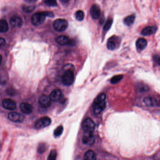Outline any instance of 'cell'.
<instances>
[{
  "label": "cell",
  "mask_w": 160,
  "mask_h": 160,
  "mask_svg": "<svg viewBox=\"0 0 160 160\" xmlns=\"http://www.w3.org/2000/svg\"><path fill=\"white\" fill-rule=\"evenodd\" d=\"M116 48L115 43L112 40H108L107 43V48L110 50H113Z\"/></svg>",
  "instance_id": "29"
},
{
  "label": "cell",
  "mask_w": 160,
  "mask_h": 160,
  "mask_svg": "<svg viewBox=\"0 0 160 160\" xmlns=\"http://www.w3.org/2000/svg\"><path fill=\"white\" fill-rule=\"evenodd\" d=\"M90 15L93 19H97L101 15L100 7L97 4H94L90 9Z\"/></svg>",
  "instance_id": "11"
},
{
  "label": "cell",
  "mask_w": 160,
  "mask_h": 160,
  "mask_svg": "<svg viewBox=\"0 0 160 160\" xmlns=\"http://www.w3.org/2000/svg\"><path fill=\"white\" fill-rule=\"evenodd\" d=\"M6 44V41L4 39L1 38L0 39V44H1V46L2 47V46H4Z\"/></svg>",
  "instance_id": "33"
},
{
  "label": "cell",
  "mask_w": 160,
  "mask_h": 160,
  "mask_svg": "<svg viewBox=\"0 0 160 160\" xmlns=\"http://www.w3.org/2000/svg\"><path fill=\"white\" fill-rule=\"evenodd\" d=\"M154 60L156 62L158 65L160 66V55H155L154 56Z\"/></svg>",
  "instance_id": "32"
},
{
  "label": "cell",
  "mask_w": 160,
  "mask_h": 160,
  "mask_svg": "<svg viewBox=\"0 0 160 160\" xmlns=\"http://www.w3.org/2000/svg\"><path fill=\"white\" fill-rule=\"evenodd\" d=\"M63 96L62 91L58 89L53 90L49 95L51 100L55 102L60 101L62 99V98H63Z\"/></svg>",
  "instance_id": "9"
},
{
  "label": "cell",
  "mask_w": 160,
  "mask_h": 160,
  "mask_svg": "<svg viewBox=\"0 0 160 160\" xmlns=\"http://www.w3.org/2000/svg\"><path fill=\"white\" fill-rule=\"evenodd\" d=\"M20 108L22 112L26 114H30L33 111V107L32 105L25 102L21 103L20 105Z\"/></svg>",
  "instance_id": "14"
},
{
  "label": "cell",
  "mask_w": 160,
  "mask_h": 160,
  "mask_svg": "<svg viewBox=\"0 0 160 160\" xmlns=\"http://www.w3.org/2000/svg\"><path fill=\"white\" fill-rule=\"evenodd\" d=\"M46 4L49 6L56 7L57 5L56 2V1H46L45 2Z\"/></svg>",
  "instance_id": "31"
},
{
  "label": "cell",
  "mask_w": 160,
  "mask_h": 160,
  "mask_svg": "<svg viewBox=\"0 0 160 160\" xmlns=\"http://www.w3.org/2000/svg\"><path fill=\"white\" fill-rule=\"evenodd\" d=\"M123 78V75H118L115 76L111 79V84H117Z\"/></svg>",
  "instance_id": "22"
},
{
  "label": "cell",
  "mask_w": 160,
  "mask_h": 160,
  "mask_svg": "<svg viewBox=\"0 0 160 160\" xmlns=\"http://www.w3.org/2000/svg\"><path fill=\"white\" fill-rule=\"evenodd\" d=\"M51 123V120L49 117H44L39 119L35 124V127L37 129H41L48 127Z\"/></svg>",
  "instance_id": "6"
},
{
  "label": "cell",
  "mask_w": 160,
  "mask_h": 160,
  "mask_svg": "<svg viewBox=\"0 0 160 160\" xmlns=\"http://www.w3.org/2000/svg\"><path fill=\"white\" fill-rule=\"evenodd\" d=\"M135 19V15H129L124 19V23L126 26H131L134 23Z\"/></svg>",
  "instance_id": "21"
},
{
  "label": "cell",
  "mask_w": 160,
  "mask_h": 160,
  "mask_svg": "<svg viewBox=\"0 0 160 160\" xmlns=\"http://www.w3.org/2000/svg\"><path fill=\"white\" fill-rule=\"evenodd\" d=\"M8 118L10 121L15 123H22L25 119V117L19 113L13 112L9 114Z\"/></svg>",
  "instance_id": "7"
},
{
  "label": "cell",
  "mask_w": 160,
  "mask_h": 160,
  "mask_svg": "<svg viewBox=\"0 0 160 160\" xmlns=\"http://www.w3.org/2000/svg\"><path fill=\"white\" fill-rule=\"evenodd\" d=\"M46 150L45 145L44 144L41 143L39 145L38 148V151L40 154H43Z\"/></svg>",
  "instance_id": "30"
},
{
  "label": "cell",
  "mask_w": 160,
  "mask_h": 160,
  "mask_svg": "<svg viewBox=\"0 0 160 160\" xmlns=\"http://www.w3.org/2000/svg\"><path fill=\"white\" fill-rule=\"evenodd\" d=\"M68 23L67 20L64 19H57L53 23V27L56 31L63 32L67 29Z\"/></svg>",
  "instance_id": "5"
},
{
  "label": "cell",
  "mask_w": 160,
  "mask_h": 160,
  "mask_svg": "<svg viewBox=\"0 0 160 160\" xmlns=\"http://www.w3.org/2000/svg\"><path fill=\"white\" fill-rule=\"evenodd\" d=\"M57 155V153L56 150H52L48 156V160H56Z\"/></svg>",
  "instance_id": "26"
},
{
  "label": "cell",
  "mask_w": 160,
  "mask_h": 160,
  "mask_svg": "<svg viewBox=\"0 0 160 160\" xmlns=\"http://www.w3.org/2000/svg\"><path fill=\"white\" fill-rule=\"evenodd\" d=\"M10 24L14 28H20L23 25V21L19 17L14 15L10 19Z\"/></svg>",
  "instance_id": "13"
},
{
  "label": "cell",
  "mask_w": 160,
  "mask_h": 160,
  "mask_svg": "<svg viewBox=\"0 0 160 160\" xmlns=\"http://www.w3.org/2000/svg\"><path fill=\"white\" fill-rule=\"evenodd\" d=\"M82 128L85 132L93 133L95 130V124L92 119H86L82 123Z\"/></svg>",
  "instance_id": "4"
},
{
  "label": "cell",
  "mask_w": 160,
  "mask_h": 160,
  "mask_svg": "<svg viewBox=\"0 0 160 160\" xmlns=\"http://www.w3.org/2000/svg\"><path fill=\"white\" fill-rule=\"evenodd\" d=\"M156 31L157 27L155 26H148L142 31L141 34L144 36H148L155 33Z\"/></svg>",
  "instance_id": "15"
},
{
  "label": "cell",
  "mask_w": 160,
  "mask_h": 160,
  "mask_svg": "<svg viewBox=\"0 0 160 160\" xmlns=\"http://www.w3.org/2000/svg\"><path fill=\"white\" fill-rule=\"evenodd\" d=\"M46 17L45 12L35 13L32 16L31 21L34 26H40L44 22Z\"/></svg>",
  "instance_id": "3"
},
{
  "label": "cell",
  "mask_w": 160,
  "mask_h": 160,
  "mask_svg": "<svg viewBox=\"0 0 160 160\" xmlns=\"http://www.w3.org/2000/svg\"><path fill=\"white\" fill-rule=\"evenodd\" d=\"M35 9V6H26V5H24L22 7V9L23 11L26 13L32 12Z\"/></svg>",
  "instance_id": "28"
},
{
  "label": "cell",
  "mask_w": 160,
  "mask_h": 160,
  "mask_svg": "<svg viewBox=\"0 0 160 160\" xmlns=\"http://www.w3.org/2000/svg\"><path fill=\"white\" fill-rule=\"evenodd\" d=\"M97 156L94 151L89 150L85 153L84 156V160H96Z\"/></svg>",
  "instance_id": "17"
},
{
  "label": "cell",
  "mask_w": 160,
  "mask_h": 160,
  "mask_svg": "<svg viewBox=\"0 0 160 160\" xmlns=\"http://www.w3.org/2000/svg\"><path fill=\"white\" fill-rule=\"evenodd\" d=\"M147 40L144 38H139L137 40L136 46L138 49L143 50L145 49H146L147 46Z\"/></svg>",
  "instance_id": "18"
},
{
  "label": "cell",
  "mask_w": 160,
  "mask_h": 160,
  "mask_svg": "<svg viewBox=\"0 0 160 160\" xmlns=\"http://www.w3.org/2000/svg\"><path fill=\"white\" fill-rule=\"evenodd\" d=\"M63 128L62 126H59L57 127L54 131V135L56 137H58L61 135L63 132Z\"/></svg>",
  "instance_id": "23"
},
{
  "label": "cell",
  "mask_w": 160,
  "mask_h": 160,
  "mask_svg": "<svg viewBox=\"0 0 160 160\" xmlns=\"http://www.w3.org/2000/svg\"><path fill=\"white\" fill-rule=\"evenodd\" d=\"M144 102L147 106L152 107L156 104V100L152 97H146L144 99Z\"/></svg>",
  "instance_id": "19"
},
{
  "label": "cell",
  "mask_w": 160,
  "mask_h": 160,
  "mask_svg": "<svg viewBox=\"0 0 160 160\" xmlns=\"http://www.w3.org/2000/svg\"><path fill=\"white\" fill-rule=\"evenodd\" d=\"M9 30V26L6 21L2 19L0 21V32H5Z\"/></svg>",
  "instance_id": "20"
},
{
  "label": "cell",
  "mask_w": 160,
  "mask_h": 160,
  "mask_svg": "<svg viewBox=\"0 0 160 160\" xmlns=\"http://www.w3.org/2000/svg\"><path fill=\"white\" fill-rule=\"evenodd\" d=\"M56 42L58 44L63 46L69 43L70 41L69 39L67 36H64V35H61V36H58V37L56 38Z\"/></svg>",
  "instance_id": "16"
},
{
  "label": "cell",
  "mask_w": 160,
  "mask_h": 160,
  "mask_svg": "<svg viewBox=\"0 0 160 160\" xmlns=\"http://www.w3.org/2000/svg\"><path fill=\"white\" fill-rule=\"evenodd\" d=\"M39 103L40 106L44 108L49 107L51 104V100L49 97L46 95H43L39 99Z\"/></svg>",
  "instance_id": "12"
},
{
  "label": "cell",
  "mask_w": 160,
  "mask_h": 160,
  "mask_svg": "<svg viewBox=\"0 0 160 160\" xmlns=\"http://www.w3.org/2000/svg\"><path fill=\"white\" fill-rule=\"evenodd\" d=\"M138 90L139 92H146L149 90V87L145 84H140L138 86Z\"/></svg>",
  "instance_id": "27"
},
{
  "label": "cell",
  "mask_w": 160,
  "mask_h": 160,
  "mask_svg": "<svg viewBox=\"0 0 160 160\" xmlns=\"http://www.w3.org/2000/svg\"><path fill=\"white\" fill-rule=\"evenodd\" d=\"M74 72L72 69L65 70L62 76V82L66 86L72 85L74 81Z\"/></svg>",
  "instance_id": "2"
},
{
  "label": "cell",
  "mask_w": 160,
  "mask_h": 160,
  "mask_svg": "<svg viewBox=\"0 0 160 160\" xmlns=\"http://www.w3.org/2000/svg\"><path fill=\"white\" fill-rule=\"evenodd\" d=\"M76 19L77 20L82 21L84 19V13L82 10H78L75 14Z\"/></svg>",
  "instance_id": "25"
},
{
  "label": "cell",
  "mask_w": 160,
  "mask_h": 160,
  "mask_svg": "<svg viewBox=\"0 0 160 160\" xmlns=\"http://www.w3.org/2000/svg\"><path fill=\"white\" fill-rule=\"evenodd\" d=\"M106 97L104 93L100 94L94 100L93 104V112L95 115L101 113L106 106Z\"/></svg>",
  "instance_id": "1"
},
{
  "label": "cell",
  "mask_w": 160,
  "mask_h": 160,
  "mask_svg": "<svg viewBox=\"0 0 160 160\" xmlns=\"http://www.w3.org/2000/svg\"><path fill=\"white\" fill-rule=\"evenodd\" d=\"M2 105L4 108L9 111L15 110L17 107L15 102L10 99H5L3 100H2Z\"/></svg>",
  "instance_id": "10"
},
{
  "label": "cell",
  "mask_w": 160,
  "mask_h": 160,
  "mask_svg": "<svg viewBox=\"0 0 160 160\" xmlns=\"http://www.w3.org/2000/svg\"><path fill=\"white\" fill-rule=\"evenodd\" d=\"M95 137L93 133L85 132L82 138L83 143L87 145H93L95 142Z\"/></svg>",
  "instance_id": "8"
},
{
  "label": "cell",
  "mask_w": 160,
  "mask_h": 160,
  "mask_svg": "<svg viewBox=\"0 0 160 160\" xmlns=\"http://www.w3.org/2000/svg\"><path fill=\"white\" fill-rule=\"evenodd\" d=\"M113 23V19H108L107 21L106 22L105 24L103 30L105 31H107L110 30V28L111 27Z\"/></svg>",
  "instance_id": "24"
}]
</instances>
